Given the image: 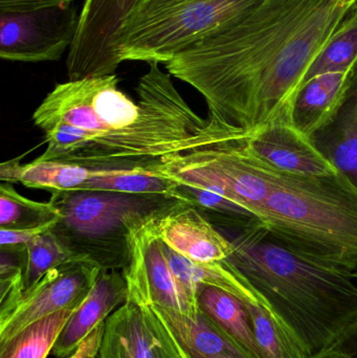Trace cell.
<instances>
[{"label":"cell","instance_id":"cell-7","mask_svg":"<svg viewBox=\"0 0 357 358\" xmlns=\"http://www.w3.org/2000/svg\"><path fill=\"white\" fill-rule=\"evenodd\" d=\"M142 113L119 90L117 75L58 84L33 115L35 126L46 132L67 127L92 134H107L128 127Z\"/></svg>","mask_w":357,"mask_h":358},{"label":"cell","instance_id":"cell-26","mask_svg":"<svg viewBox=\"0 0 357 358\" xmlns=\"http://www.w3.org/2000/svg\"><path fill=\"white\" fill-rule=\"evenodd\" d=\"M90 176V170L71 164L37 159L19 166L17 182L29 189H45L50 193L79 189Z\"/></svg>","mask_w":357,"mask_h":358},{"label":"cell","instance_id":"cell-17","mask_svg":"<svg viewBox=\"0 0 357 358\" xmlns=\"http://www.w3.org/2000/svg\"><path fill=\"white\" fill-rule=\"evenodd\" d=\"M354 69L322 73L302 86L293 110V125L300 131L312 138L335 119L343 104Z\"/></svg>","mask_w":357,"mask_h":358},{"label":"cell","instance_id":"cell-1","mask_svg":"<svg viewBox=\"0 0 357 358\" xmlns=\"http://www.w3.org/2000/svg\"><path fill=\"white\" fill-rule=\"evenodd\" d=\"M357 0H265L175 55L168 73L205 98L210 115L252 136L293 123L306 75Z\"/></svg>","mask_w":357,"mask_h":358},{"label":"cell","instance_id":"cell-18","mask_svg":"<svg viewBox=\"0 0 357 358\" xmlns=\"http://www.w3.org/2000/svg\"><path fill=\"white\" fill-rule=\"evenodd\" d=\"M312 140L331 165L357 185V64L335 119Z\"/></svg>","mask_w":357,"mask_h":358},{"label":"cell","instance_id":"cell-16","mask_svg":"<svg viewBox=\"0 0 357 358\" xmlns=\"http://www.w3.org/2000/svg\"><path fill=\"white\" fill-rule=\"evenodd\" d=\"M186 358H256L201 313L188 315L150 306Z\"/></svg>","mask_w":357,"mask_h":358},{"label":"cell","instance_id":"cell-25","mask_svg":"<svg viewBox=\"0 0 357 358\" xmlns=\"http://www.w3.org/2000/svg\"><path fill=\"white\" fill-rule=\"evenodd\" d=\"M356 64L357 2L340 23L337 31L310 67L304 84L322 73L352 71Z\"/></svg>","mask_w":357,"mask_h":358},{"label":"cell","instance_id":"cell-9","mask_svg":"<svg viewBox=\"0 0 357 358\" xmlns=\"http://www.w3.org/2000/svg\"><path fill=\"white\" fill-rule=\"evenodd\" d=\"M81 12L75 4L0 12V58L10 62H52L71 50Z\"/></svg>","mask_w":357,"mask_h":358},{"label":"cell","instance_id":"cell-10","mask_svg":"<svg viewBox=\"0 0 357 358\" xmlns=\"http://www.w3.org/2000/svg\"><path fill=\"white\" fill-rule=\"evenodd\" d=\"M140 0H85L67 56L68 81L115 75L121 31Z\"/></svg>","mask_w":357,"mask_h":358},{"label":"cell","instance_id":"cell-33","mask_svg":"<svg viewBox=\"0 0 357 358\" xmlns=\"http://www.w3.org/2000/svg\"><path fill=\"white\" fill-rule=\"evenodd\" d=\"M354 278H356V279H357V273H356V277H354Z\"/></svg>","mask_w":357,"mask_h":358},{"label":"cell","instance_id":"cell-29","mask_svg":"<svg viewBox=\"0 0 357 358\" xmlns=\"http://www.w3.org/2000/svg\"><path fill=\"white\" fill-rule=\"evenodd\" d=\"M75 0H0V12H22L73 3Z\"/></svg>","mask_w":357,"mask_h":358},{"label":"cell","instance_id":"cell-23","mask_svg":"<svg viewBox=\"0 0 357 358\" xmlns=\"http://www.w3.org/2000/svg\"><path fill=\"white\" fill-rule=\"evenodd\" d=\"M62 219L52 201H34L23 197L12 183L0 185V229H22L54 227Z\"/></svg>","mask_w":357,"mask_h":358},{"label":"cell","instance_id":"cell-8","mask_svg":"<svg viewBox=\"0 0 357 358\" xmlns=\"http://www.w3.org/2000/svg\"><path fill=\"white\" fill-rule=\"evenodd\" d=\"M155 213L138 215L128 224L129 261L123 271L128 299L182 315H195L198 313L195 294L178 279L168 261L153 224Z\"/></svg>","mask_w":357,"mask_h":358},{"label":"cell","instance_id":"cell-32","mask_svg":"<svg viewBox=\"0 0 357 358\" xmlns=\"http://www.w3.org/2000/svg\"><path fill=\"white\" fill-rule=\"evenodd\" d=\"M309 358H357V357L351 353L346 352V351L330 347V348L326 349L318 355H312Z\"/></svg>","mask_w":357,"mask_h":358},{"label":"cell","instance_id":"cell-4","mask_svg":"<svg viewBox=\"0 0 357 358\" xmlns=\"http://www.w3.org/2000/svg\"><path fill=\"white\" fill-rule=\"evenodd\" d=\"M257 218L287 250L356 277L357 185L342 172L327 176L279 172Z\"/></svg>","mask_w":357,"mask_h":358},{"label":"cell","instance_id":"cell-24","mask_svg":"<svg viewBox=\"0 0 357 358\" xmlns=\"http://www.w3.org/2000/svg\"><path fill=\"white\" fill-rule=\"evenodd\" d=\"M75 309H66L34 322L0 344V358H46Z\"/></svg>","mask_w":357,"mask_h":358},{"label":"cell","instance_id":"cell-20","mask_svg":"<svg viewBox=\"0 0 357 358\" xmlns=\"http://www.w3.org/2000/svg\"><path fill=\"white\" fill-rule=\"evenodd\" d=\"M163 244L166 256L174 273L194 294L197 286H214L234 294L245 304L265 305L249 282L228 259L214 262H195L184 258L163 242Z\"/></svg>","mask_w":357,"mask_h":358},{"label":"cell","instance_id":"cell-19","mask_svg":"<svg viewBox=\"0 0 357 358\" xmlns=\"http://www.w3.org/2000/svg\"><path fill=\"white\" fill-rule=\"evenodd\" d=\"M197 309L218 329L256 358H262L249 320L247 304L234 294L199 285L195 292Z\"/></svg>","mask_w":357,"mask_h":358},{"label":"cell","instance_id":"cell-13","mask_svg":"<svg viewBox=\"0 0 357 358\" xmlns=\"http://www.w3.org/2000/svg\"><path fill=\"white\" fill-rule=\"evenodd\" d=\"M153 224L161 241L189 260L224 261L234 252L232 240L222 235L196 206L187 202H175L155 213Z\"/></svg>","mask_w":357,"mask_h":358},{"label":"cell","instance_id":"cell-28","mask_svg":"<svg viewBox=\"0 0 357 358\" xmlns=\"http://www.w3.org/2000/svg\"><path fill=\"white\" fill-rule=\"evenodd\" d=\"M52 229V227L22 229H0V248L10 250H23L31 240Z\"/></svg>","mask_w":357,"mask_h":358},{"label":"cell","instance_id":"cell-22","mask_svg":"<svg viewBox=\"0 0 357 358\" xmlns=\"http://www.w3.org/2000/svg\"><path fill=\"white\" fill-rule=\"evenodd\" d=\"M262 358H309L301 343L264 304H247Z\"/></svg>","mask_w":357,"mask_h":358},{"label":"cell","instance_id":"cell-6","mask_svg":"<svg viewBox=\"0 0 357 358\" xmlns=\"http://www.w3.org/2000/svg\"><path fill=\"white\" fill-rule=\"evenodd\" d=\"M265 0H140L124 24V61L169 62L196 40L252 12Z\"/></svg>","mask_w":357,"mask_h":358},{"label":"cell","instance_id":"cell-12","mask_svg":"<svg viewBox=\"0 0 357 358\" xmlns=\"http://www.w3.org/2000/svg\"><path fill=\"white\" fill-rule=\"evenodd\" d=\"M101 358H186L148 305L128 299L105 324Z\"/></svg>","mask_w":357,"mask_h":358},{"label":"cell","instance_id":"cell-11","mask_svg":"<svg viewBox=\"0 0 357 358\" xmlns=\"http://www.w3.org/2000/svg\"><path fill=\"white\" fill-rule=\"evenodd\" d=\"M101 271L96 262L80 256L48 271L23 294L8 315L0 317V344L38 320L77 308L94 287Z\"/></svg>","mask_w":357,"mask_h":358},{"label":"cell","instance_id":"cell-27","mask_svg":"<svg viewBox=\"0 0 357 358\" xmlns=\"http://www.w3.org/2000/svg\"><path fill=\"white\" fill-rule=\"evenodd\" d=\"M77 257L80 255L67 248L52 229L31 240L25 245L24 292L33 288L48 271Z\"/></svg>","mask_w":357,"mask_h":358},{"label":"cell","instance_id":"cell-15","mask_svg":"<svg viewBox=\"0 0 357 358\" xmlns=\"http://www.w3.org/2000/svg\"><path fill=\"white\" fill-rule=\"evenodd\" d=\"M127 300L128 285L123 271L102 269L85 300L61 330L52 355L57 358L71 357L79 345Z\"/></svg>","mask_w":357,"mask_h":358},{"label":"cell","instance_id":"cell-2","mask_svg":"<svg viewBox=\"0 0 357 358\" xmlns=\"http://www.w3.org/2000/svg\"><path fill=\"white\" fill-rule=\"evenodd\" d=\"M136 90L142 113L133 124L107 134L57 128L46 132L38 159L89 170H154L167 157L251 138L213 115L199 117L159 63L149 64Z\"/></svg>","mask_w":357,"mask_h":358},{"label":"cell","instance_id":"cell-30","mask_svg":"<svg viewBox=\"0 0 357 358\" xmlns=\"http://www.w3.org/2000/svg\"><path fill=\"white\" fill-rule=\"evenodd\" d=\"M105 324L99 325L81 344L75 352L67 358H101V347H102L103 336L105 332Z\"/></svg>","mask_w":357,"mask_h":358},{"label":"cell","instance_id":"cell-3","mask_svg":"<svg viewBox=\"0 0 357 358\" xmlns=\"http://www.w3.org/2000/svg\"><path fill=\"white\" fill-rule=\"evenodd\" d=\"M232 243L228 260L309 357L330 348L357 321V285L349 273L287 250L259 221Z\"/></svg>","mask_w":357,"mask_h":358},{"label":"cell","instance_id":"cell-5","mask_svg":"<svg viewBox=\"0 0 357 358\" xmlns=\"http://www.w3.org/2000/svg\"><path fill=\"white\" fill-rule=\"evenodd\" d=\"M62 219L52 227L75 254L102 269L124 271L129 261L128 224L138 215L152 214L180 200L166 196L73 189L52 194Z\"/></svg>","mask_w":357,"mask_h":358},{"label":"cell","instance_id":"cell-31","mask_svg":"<svg viewBox=\"0 0 357 358\" xmlns=\"http://www.w3.org/2000/svg\"><path fill=\"white\" fill-rule=\"evenodd\" d=\"M331 347L357 357V321L351 324Z\"/></svg>","mask_w":357,"mask_h":358},{"label":"cell","instance_id":"cell-14","mask_svg":"<svg viewBox=\"0 0 357 358\" xmlns=\"http://www.w3.org/2000/svg\"><path fill=\"white\" fill-rule=\"evenodd\" d=\"M247 148L260 161L286 173L327 176L339 172L316 148L312 138L293 123L262 128L249 138Z\"/></svg>","mask_w":357,"mask_h":358},{"label":"cell","instance_id":"cell-21","mask_svg":"<svg viewBox=\"0 0 357 358\" xmlns=\"http://www.w3.org/2000/svg\"><path fill=\"white\" fill-rule=\"evenodd\" d=\"M177 187V181L154 170H90L89 178L79 189L166 196L180 200Z\"/></svg>","mask_w":357,"mask_h":358}]
</instances>
